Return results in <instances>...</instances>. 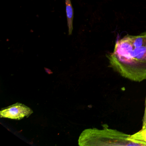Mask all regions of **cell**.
I'll return each mask as SVG.
<instances>
[{"instance_id": "obj_1", "label": "cell", "mask_w": 146, "mask_h": 146, "mask_svg": "<svg viewBox=\"0 0 146 146\" xmlns=\"http://www.w3.org/2000/svg\"><path fill=\"white\" fill-rule=\"evenodd\" d=\"M109 65L124 78L141 82L146 80V45L124 54H107Z\"/></svg>"}, {"instance_id": "obj_2", "label": "cell", "mask_w": 146, "mask_h": 146, "mask_svg": "<svg viewBox=\"0 0 146 146\" xmlns=\"http://www.w3.org/2000/svg\"><path fill=\"white\" fill-rule=\"evenodd\" d=\"M130 135L105 125L102 129L84 130L78 139L83 146H126L139 145L129 140Z\"/></svg>"}, {"instance_id": "obj_3", "label": "cell", "mask_w": 146, "mask_h": 146, "mask_svg": "<svg viewBox=\"0 0 146 146\" xmlns=\"http://www.w3.org/2000/svg\"><path fill=\"white\" fill-rule=\"evenodd\" d=\"M33 112L30 108L25 105L17 103L2 109L0 111V116L11 119H20L24 117H29Z\"/></svg>"}, {"instance_id": "obj_4", "label": "cell", "mask_w": 146, "mask_h": 146, "mask_svg": "<svg viewBox=\"0 0 146 146\" xmlns=\"http://www.w3.org/2000/svg\"><path fill=\"white\" fill-rule=\"evenodd\" d=\"M129 140L138 144L139 146H146V127L136 133L130 135Z\"/></svg>"}, {"instance_id": "obj_5", "label": "cell", "mask_w": 146, "mask_h": 146, "mask_svg": "<svg viewBox=\"0 0 146 146\" xmlns=\"http://www.w3.org/2000/svg\"><path fill=\"white\" fill-rule=\"evenodd\" d=\"M65 2L69 35H71L73 30V10L70 0H65Z\"/></svg>"}, {"instance_id": "obj_6", "label": "cell", "mask_w": 146, "mask_h": 146, "mask_svg": "<svg viewBox=\"0 0 146 146\" xmlns=\"http://www.w3.org/2000/svg\"><path fill=\"white\" fill-rule=\"evenodd\" d=\"M146 127V97L145 100V108H144V113L142 119V128H145Z\"/></svg>"}]
</instances>
